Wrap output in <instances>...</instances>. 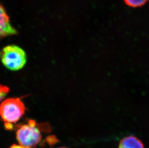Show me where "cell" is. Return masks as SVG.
Listing matches in <instances>:
<instances>
[{
    "mask_svg": "<svg viewBox=\"0 0 149 148\" xmlns=\"http://www.w3.org/2000/svg\"><path fill=\"white\" fill-rule=\"evenodd\" d=\"M26 107L19 98H7L0 104V119L7 130H12L14 124L22 118Z\"/></svg>",
    "mask_w": 149,
    "mask_h": 148,
    "instance_id": "1",
    "label": "cell"
},
{
    "mask_svg": "<svg viewBox=\"0 0 149 148\" xmlns=\"http://www.w3.org/2000/svg\"><path fill=\"white\" fill-rule=\"evenodd\" d=\"M25 50L16 45H9L0 50V60L9 70L17 71L24 67L27 62Z\"/></svg>",
    "mask_w": 149,
    "mask_h": 148,
    "instance_id": "2",
    "label": "cell"
},
{
    "mask_svg": "<svg viewBox=\"0 0 149 148\" xmlns=\"http://www.w3.org/2000/svg\"><path fill=\"white\" fill-rule=\"evenodd\" d=\"M16 135L19 144L28 148L36 147L42 140L41 131L33 120L18 127Z\"/></svg>",
    "mask_w": 149,
    "mask_h": 148,
    "instance_id": "3",
    "label": "cell"
},
{
    "mask_svg": "<svg viewBox=\"0 0 149 148\" xmlns=\"http://www.w3.org/2000/svg\"><path fill=\"white\" fill-rule=\"evenodd\" d=\"M17 33V31L12 26L5 9L0 4V39Z\"/></svg>",
    "mask_w": 149,
    "mask_h": 148,
    "instance_id": "4",
    "label": "cell"
},
{
    "mask_svg": "<svg viewBox=\"0 0 149 148\" xmlns=\"http://www.w3.org/2000/svg\"><path fill=\"white\" fill-rule=\"evenodd\" d=\"M118 148H144V146L138 138L130 135L125 137L120 141Z\"/></svg>",
    "mask_w": 149,
    "mask_h": 148,
    "instance_id": "5",
    "label": "cell"
},
{
    "mask_svg": "<svg viewBox=\"0 0 149 148\" xmlns=\"http://www.w3.org/2000/svg\"><path fill=\"white\" fill-rule=\"evenodd\" d=\"M125 3L130 7H141L143 6L148 0H124Z\"/></svg>",
    "mask_w": 149,
    "mask_h": 148,
    "instance_id": "6",
    "label": "cell"
},
{
    "mask_svg": "<svg viewBox=\"0 0 149 148\" xmlns=\"http://www.w3.org/2000/svg\"><path fill=\"white\" fill-rule=\"evenodd\" d=\"M9 89L6 86L0 84V103L3 101V100L6 96L7 94L9 92Z\"/></svg>",
    "mask_w": 149,
    "mask_h": 148,
    "instance_id": "7",
    "label": "cell"
},
{
    "mask_svg": "<svg viewBox=\"0 0 149 148\" xmlns=\"http://www.w3.org/2000/svg\"><path fill=\"white\" fill-rule=\"evenodd\" d=\"M9 148H30L28 147H25L21 145H17V144H13Z\"/></svg>",
    "mask_w": 149,
    "mask_h": 148,
    "instance_id": "8",
    "label": "cell"
},
{
    "mask_svg": "<svg viewBox=\"0 0 149 148\" xmlns=\"http://www.w3.org/2000/svg\"><path fill=\"white\" fill-rule=\"evenodd\" d=\"M66 148V147H60V148Z\"/></svg>",
    "mask_w": 149,
    "mask_h": 148,
    "instance_id": "9",
    "label": "cell"
}]
</instances>
